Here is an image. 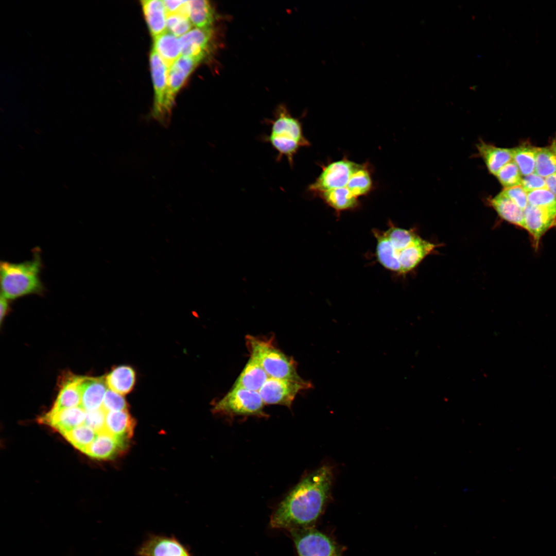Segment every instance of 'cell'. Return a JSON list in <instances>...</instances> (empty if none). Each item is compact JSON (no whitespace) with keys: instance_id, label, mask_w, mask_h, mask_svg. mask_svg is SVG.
I'll list each match as a JSON object with an SVG mask.
<instances>
[{"instance_id":"cell-11","label":"cell","mask_w":556,"mask_h":556,"mask_svg":"<svg viewBox=\"0 0 556 556\" xmlns=\"http://www.w3.org/2000/svg\"><path fill=\"white\" fill-rule=\"evenodd\" d=\"M137 556H192L188 549L173 536L151 534L141 544Z\"/></svg>"},{"instance_id":"cell-39","label":"cell","mask_w":556,"mask_h":556,"mask_svg":"<svg viewBox=\"0 0 556 556\" xmlns=\"http://www.w3.org/2000/svg\"><path fill=\"white\" fill-rule=\"evenodd\" d=\"M520 186L527 192L546 188L545 179L536 172L522 177Z\"/></svg>"},{"instance_id":"cell-20","label":"cell","mask_w":556,"mask_h":556,"mask_svg":"<svg viewBox=\"0 0 556 556\" xmlns=\"http://www.w3.org/2000/svg\"><path fill=\"white\" fill-rule=\"evenodd\" d=\"M477 149L489 171L495 176L503 166L513 161V149L497 147L481 141L477 145Z\"/></svg>"},{"instance_id":"cell-32","label":"cell","mask_w":556,"mask_h":556,"mask_svg":"<svg viewBox=\"0 0 556 556\" xmlns=\"http://www.w3.org/2000/svg\"><path fill=\"white\" fill-rule=\"evenodd\" d=\"M75 447L83 451L96 438L97 433L83 424L62 434Z\"/></svg>"},{"instance_id":"cell-38","label":"cell","mask_w":556,"mask_h":556,"mask_svg":"<svg viewBox=\"0 0 556 556\" xmlns=\"http://www.w3.org/2000/svg\"><path fill=\"white\" fill-rule=\"evenodd\" d=\"M501 192L524 211L527 206V192L520 185L505 188Z\"/></svg>"},{"instance_id":"cell-8","label":"cell","mask_w":556,"mask_h":556,"mask_svg":"<svg viewBox=\"0 0 556 556\" xmlns=\"http://www.w3.org/2000/svg\"><path fill=\"white\" fill-rule=\"evenodd\" d=\"M299 556H342L327 535L308 527L290 530Z\"/></svg>"},{"instance_id":"cell-19","label":"cell","mask_w":556,"mask_h":556,"mask_svg":"<svg viewBox=\"0 0 556 556\" xmlns=\"http://www.w3.org/2000/svg\"><path fill=\"white\" fill-rule=\"evenodd\" d=\"M269 377L260 364L250 357L232 387L258 392Z\"/></svg>"},{"instance_id":"cell-17","label":"cell","mask_w":556,"mask_h":556,"mask_svg":"<svg viewBox=\"0 0 556 556\" xmlns=\"http://www.w3.org/2000/svg\"><path fill=\"white\" fill-rule=\"evenodd\" d=\"M107 387L105 378L84 377L81 386L80 406L85 411L101 408Z\"/></svg>"},{"instance_id":"cell-18","label":"cell","mask_w":556,"mask_h":556,"mask_svg":"<svg viewBox=\"0 0 556 556\" xmlns=\"http://www.w3.org/2000/svg\"><path fill=\"white\" fill-rule=\"evenodd\" d=\"M83 377L72 376L65 381L49 412H56L80 406L81 386Z\"/></svg>"},{"instance_id":"cell-21","label":"cell","mask_w":556,"mask_h":556,"mask_svg":"<svg viewBox=\"0 0 556 556\" xmlns=\"http://www.w3.org/2000/svg\"><path fill=\"white\" fill-rule=\"evenodd\" d=\"M153 49L169 68L182 55L180 40L168 31L154 37Z\"/></svg>"},{"instance_id":"cell-7","label":"cell","mask_w":556,"mask_h":556,"mask_svg":"<svg viewBox=\"0 0 556 556\" xmlns=\"http://www.w3.org/2000/svg\"><path fill=\"white\" fill-rule=\"evenodd\" d=\"M359 164L346 158L322 166V171L309 185L308 192L316 196L332 189L346 187L350 178Z\"/></svg>"},{"instance_id":"cell-25","label":"cell","mask_w":556,"mask_h":556,"mask_svg":"<svg viewBox=\"0 0 556 556\" xmlns=\"http://www.w3.org/2000/svg\"><path fill=\"white\" fill-rule=\"evenodd\" d=\"M436 247V245L420 237L418 238L407 248L401 259L400 274L407 273L415 268Z\"/></svg>"},{"instance_id":"cell-31","label":"cell","mask_w":556,"mask_h":556,"mask_svg":"<svg viewBox=\"0 0 556 556\" xmlns=\"http://www.w3.org/2000/svg\"><path fill=\"white\" fill-rule=\"evenodd\" d=\"M513 149V161L523 176L535 172L537 147L523 145Z\"/></svg>"},{"instance_id":"cell-15","label":"cell","mask_w":556,"mask_h":556,"mask_svg":"<svg viewBox=\"0 0 556 556\" xmlns=\"http://www.w3.org/2000/svg\"><path fill=\"white\" fill-rule=\"evenodd\" d=\"M150 64L154 91V113L161 116L164 114L168 68L153 49L150 55Z\"/></svg>"},{"instance_id":"cell-41","label":"cell","mask_w":556,"mask_h":556,"mask_svg":"<svg viewBox=\"0 0 556 556\" xmlns=\"http://www.w3.org/2000/svg\"><path fill=\"white\" fill-rule=\"evenodd\" d=\"M10 300L1 296L0 299V322H3V319L8 313L9 310Z\"/></svg>"},{"instance_id":"cell-28","label":"cell","mask_w":556,"mask_h":556,"mask_svg":"<svg viewBox=\"0 0 556 556\" xmlns=\"http://www.w3.org/2000/svg\"><path fill=\"white\" fill-rule=\"evenodd\" d=\"M188 18L192 24L197 28H212L215 19V12L208 1H189Z\"/></svg>"},{"instance_id":"cell-9","label":"cell","mask_w":556,"mask_h":556,"mask_svg":"<svg viewBox=\"0 0 556 556\" xmlns=\"http://www.w3.org/2000/svg\"><path fill=\"white\" fill-rule=\"evenodd\" d=\"M308 381L269 377L258 393L265 404L281 405L290 408L297 394L311 388Z\"/></svg>"},{"instance_id":"cell-14","label":"cell","mask_w":556,"mask_h":556,"mask_svg":"<svg viewBox=\"0 0 556 556\" xmlns=\"http://www.w3.org/2000/svg\"><path fill=\"white\" fill-rule=\"evenodd\" d=\"M86 411L80 406L65 409L56 412L48 411L41 416L39 421L63 433L84 424Z\"/></svg>"},{"instance_id":"cell-30","label":"cell","mask_w":556,"mask_h":556,"mask_svg":"<svg viewBox=\"0 0 556 556\" xmlns=\"http://www.w3.org/2000/svg\"><path fill=\"white\" fill-rule=\"evenodd\" d=\"M535 171L545 178L556 173V141L549 146L537 148Z\"/></svg>"},{"instance_id":"cell-37","label":"cell","mask_w":556,"mask_h":556,"mask_svg":"<svg viewBox=\"0 0 556 556\" xmlns=\"http://www.w3.org/2000/svg\"><path fill=\"white\" fill-rule=\"evenodd\" d=\"M106 411L102 408L86 411L84 424L91 427L97 433L105 430Z\"/></svg>"},{"instance_id":"cell-27","label":"cell","mask_w":556,"mask_h":556,"mask_svg":"<svg viewBox=\"0 0 556 556\" xmlns=\"http://www.w3.org/2000/svg\"><path fill=\"white\" fill-rule=\"evenodd\" d=\"M318 196L337 212L353 210L359 204L358 198L346 187L327 190Z\"/></svg>"},{"instance_id":"cell-13","label":"cell","mask_w":556,"mask_h":556,"mask_svg":"<svg viewBox=\"0 0 556 556\" xmlns=\"http://www.w3.org/2000/svg\"><path fill=\"white\" fill-rule=\"evenodd\" d=\"M525 229L531 235L533 244L538 247L544 234L556 227V209L528 205L524 210Z\"/></svg>"},{"instance_id":"cell-12","label":"cell","mask_w":556,"mask_h":556,"mask_svg":"<svg viewBox=\"0 0 556 556\" xmlns=\"http://www.w3.org/2000/svg\"><path fill=\"white\" fill-rule=\"evenodd\" d=\"M214 38L212 28L191 29L179 39L182 55L202 61L212 51Z\"/></svg>"},{"instance_id":"cell-29","label":"cell","mask_w":556,"mask_h":556,"mask_svg":"<svg viewBox=\"0 0 556 556\" xmlns=\"http://www.w3.org/2000/svg\"><path fill=\"white\" fill-rule=\"evenodd\" d=\"M372 187L371 174L368 164H359L352 175L346 188L358 198L368 194Z\"/></svg>"},{"instance_id":"cell-42","label":"cell","mask_w":556,"mask_h":556,"mask_svg":"<svg viewBox=\"0 0 556 556\" xmlns=\"http://www.w3.org/2000/svg\"><path fill=\"white\" fill-rule=\"evenodd\" d=\"M545 179L546 188L556 196V173L549 176Z\"/></svg>"},{"instance_id":"cell-10","label":"cell","mask_w":556,"mask_h":556,"mask_svg":"<svg viewBox=\"0 0 556 556\" xmlns=\"http://www.w3.org/2000/svg\"><path fill=\"white\" fill-rule=\"evenodd\" d=\"M200 62L196 58L182 56L168 68L164 114L169 112L177 92Z\"/></svg>"},{"instance_id":"cell-4","label":"cell","mask_w":556,"mask_h":556,"mask_svg":"<svg viewBox=\"0 0 556 556\" xmlns=\"http://www.w3.org/2000/svg\"><path fill=\"white\" fill-rule=\"evenodd\" d=\"M246 345L251 357L256 360L270 377L299 380L296 362L274 346L272 337L248 335Z\"/></svg>"},{"instance_id":"cell-40","label":"cell","mask_w":556,"mask_h":556,"mask_svg":"<svg viewBox=\"0 0 556 556\" xmlns=\"http://www.w3.org/2000/svg\"><path fill=\"white\" fill-rule=\"evenodd\" d=\"M167 14H179L188 18L189 1H163Z\"/></svg>"},{"instance_id":"cell-2","label":"cell","mask_w":556,"mask_h":556,"mask_svg":"<svg viewBox=\"0 0 556 556\" xmlns=\"http://www.w3.org/2000/svg\"><path fill=\"white\" fill-rule=\"evenodd\" d=\"M31 259L21 263H0L1 296L9 300L30 294H42L45 287L40 274L43 268L40 251H33Z\"/></svg>"},{"instance_id":"cell-26","label":"cell","mask_w":556,"mask_h":556,"mask_svg":"<svg viewBox=\"0 0 556 556\" xmlns=\"http://www.w3.org/2000/svg\"><path fill=\"white\" fill-rule=\"evenodd\" d=\"M109 389L121 395L130 392L134 387L136 374L130 366H120L113 369L106 377Z\"/></svg>"},{"instance_id":"cell-33","label":"cell","mask_w":556,"mask_h":556,"mask_svg":"<svg viewBox=\"0 0 556 556\" xmlns=\"http://www.w3.org/2000/svg\"><path fill=\"white\" fill-rule=\"evenodd\" d=\"M495 176L505 189L521 185L522 175L513 161L503 166Z\"/></svg>"},{"instance_id":"cell-16","label":"cell","mask_w":556,"mask_h":556,"mask_svg":"<svg viewBox=\"0 0 556 556\" xmlns=\"http://www.w3.org/2000/svg\"><path fill=\"white\" fill-rule=\"evenodd\" d=\"M125 442L104 430L98 433L93 442L82 452L94 458L108 459L124 449Z\"/></svg>"},{"instance_id":"cell-6","label":"cell","mask_w":556,"mask_h":556,"mask_svg":"<svg viewBox=\"0 0 556 556\" xmlns=\"http://www.w3.org/2000/svg\"><path fill=\"white\" fill-rule=\"evenodd\" d=\"M264 403L258 392L241 388L231 390L213 408V412L232 416H267L264 412Z\"/></svg>"},{"instance_id":"cell-24","label":"cell","mask_w":556,"mask_h":556,"mask_svg":"<svg viewBox=\"0 0 556 556\" xmlns=\"http://www.w3.org/2000/svg\"><path fill=\"white\" fill-rule=\"evenodd\" d=\"M134 425L127 410L106 412L105 430L116 437L127 441L132 436Z\"/></svg>"},{"instance_id":"cell-43","label":"cell","mask_w":556,"mask_h":556,"mask_svg":"<svg viewBox=\"0 0 556 556\" xmlns=\"http://www.w3.org/2000/svg\"><path fill=\"white\" fill-rule=\"evenodd\" d=\"M192 556H193V555H192Z\"/></svg>"},{"instance_id":"cell-22","label":"cell","mask_w":556,"mask_h":556,"mask_svg":"<svg viewBox=\"0 0 556 556\" xmlns=\"http://www.w3.org/2000/svg\"><path fill=\"white\" fill-rule=\"evenodd\" d=\"M489 202L502 219L525 229L524 211L502 192L490 199Z\"/></svg>"},{"instance_id":"cell-34","label":"cell","mask_w":556,"mask_h":556,"mask_svg":"<svg viewBox=\"0 0 556 556\" xmlns=\"http://www.w3.org/2000/svg\"><path fill=\"white\" fill-rule=\"evenodd\" d=\"M527 200L531 206L556 209V196L547 188L527 193Z\"/></svg>"},{"instance_id":"cell-36","label":"cell","mask_w":556,"mask_h":556,"mask_svg":"<svg viewBox=\"0 0 556 556\" xmlns=\"http://www.w3.org/2000/svg\"><path fill=\"white\" fill-rule=\"evenodd\" d=\"M101 407L106 412L126 410L127 403L122 395L108 389L105 395Z\"/></svg>"},{"instance_id":"cell-1","label":"cell","mask_w":556,"mask_h":556,"mask_svg":"<svg viewBox=\"0 0 556 556\" xmlns=\"http://www.w3.org/2000/svg\"><path fill=\"white\" fill-rule=\"evenodd\" d=\"M332 480V469L325 465L303 478L273 513L271 526L290 530L314 523L328 498Z\"/></svg>"},{"instance_id":"cell-23","label":"cell","mask_w":556,"mask_h":556,"mask_svg":"<svg viewBox=\"0 0 556 556\" xmlns=\"http://www.w3.org/2000/svg\"><path fill=\"white\" fill-rule=\"evenodd\" d=\"M141 2L152 36L155 37L166 31L167 13L163 1L144 0Z\"/></svg>"},{"instance_id":"cell-3","label":"cell","mask_w":556,"mask_h":556,"mask_svg":"<svg viewBox=\"0 0 556 556\" xmlns=\"http://www.w3.org/2000/svg\"><path fill=\"white\" fill-rule=\"evenodd\" d=\"M265 123L270 126V132L262 136L260 140L270 144L276 151L277 162L285 157L292 168L294 156L299 149L310 145L304 135L302 123L284 105L279 106L274 118L266 119Z\"/></svg>"},{"instance_id":"cell-35","label":"cell","mask_w":556,"mask_h":556,"mask_svg":"<svg viewBox=\"0 0 556 556\" xmlns=\"http://www.w3.org/2000/svg\"><path fill=\"white\" fill-rule=\"evenodd\" d=\"M189 18L179 14H168L166 18V28L176 37L182 36L192 27Z\"/></svg>"},{"instance_id":"cell-5","label":"cell","mask_w":556,"mask_h":556,"mask_svg":"<svg viewBox=\"0 0 556 556\" xmlns=\"http://www.w3.org/2000/svg\"><path fill=\"white\" fill-rule=\"evenodd\" d=\"M376 240L375 256L387 270L399 274V261L406 249L420 237L414 231L397 227L390 223L385 231L374 229Z\"/></svg>"}]
</instances>
